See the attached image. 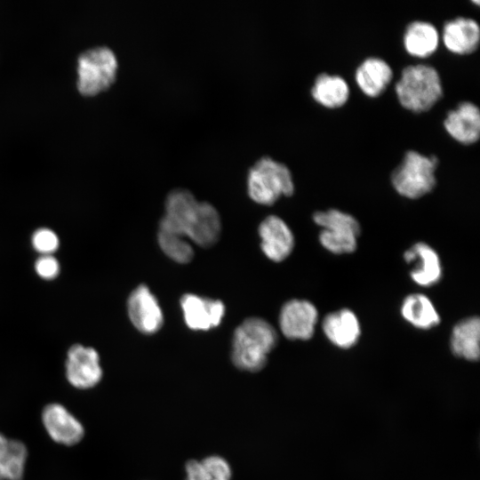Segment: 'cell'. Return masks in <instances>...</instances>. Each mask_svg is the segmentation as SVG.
I'll return each mask as SVG.
<instances>
[{"mask_svg":"<svg viewBox=\"0 0 480 480\" xmlns=\"http://www.w3.org/2000/svg\"><path fill=\"white\" fill-rule=\"evenodd\" d=\"M277 342L275 328L260 317L245 319L234 332L231 358L239 369L260 371Z\"/></svg>","mask_w":480,"mask_h":480,"instance_id":"6da1fadb","label":"cell"},{"mask_svg":"<svg viewBox=\"0 0 480 480\" xmlns=\"http://www.w3.org/2000/svg\"><path fill=\"white\" fill-rule=\"evenodd\" d=\"M395 89L400 104L413 112L428 110L443 95L437 69L425 63L404 67Z\"/></svg>","mask_w":480,"mask_h":480,"instance_id":"7a4b0ae2","label":"cell"},{"mask_svg":"<svg viewBox=\"0 0 480 480\" xmlns=\"http://www.w3.org/2000/svg\"><path fill=\"white\" fill-rule=\"evenodd\" d=\"M247 192L258 204L270 205L282 196L294 192V182L288 166L269 156L259 158L247 173Z\"/></svg>","mask_w":480,"mask_h":480,"instance_id":"3957f363","label":"cell"},{"mask_svg":"<svg viewBox=\"0 0 480 480\" xmlns=\"http://www.w3.org/2000/svg\"><path fill=\"white\" fill-rule=\"evenodd\" d=\"M437 156L407 150L401 163L391 173L396 191L406 198L417 199L433 190L436 184Z\"/></svg>","mask_w":480,"mask_h":480,"instance_id":"277c9868","label":"cell"},{"mask_svg":"<svg viewBox=\"0 0 480 480\" xmlns=\"http://www.w3.org/2000/svg\"><path fill=\"white\" fill-rule=\"evenodd\" d=\"M118 61L114 51L105 45L89 48L78 55L76 88L84 96L108 89L117 75Z\"/></svg>","mask_w":480,"mask_h":480,"instance_id":"5b68a950","label":"cell"},{"mask_svg":"<svg viewBox=\"0 0 480 480\" xmlns=\"http://www.w3.org/2000/svg\"><path fill=\"white\" fill-rule=\"evenodd\" d=\"M313 220L322 228L318 238L324 249L334 254L350 253L356 250L360 225L351 214L329 209L315 212Z\"/></svg>","mask_w":480,"mask_h":480,"instance_id":"8992f818","label":"cell"},{"mask_svg":"<svg viewBox=\"0 0 480 480\" xmlns=\"http://www.w3.org/2000/svg\"><path fill=\"white\" fill-rule=\"evenodd\" d=\"M65 375L68 383L77 389L95 387L103 376L98 351L80 343L72 345L67 352Z\"/></svg>","mask_w":480,"mask_h":480,"instance_id":"52a82bcc","label":"cell"},{"mask_svg":"<svg viewBox=\"0 0 480 480\" xmlns=\"http://www.w3.org/2000/svg\"><path fill=\"white\" fill-rule=\"evenodd\" d=\"M199 204L200 202L187 189L171 191L166 197L165 212L160 220L159 229L188 236L196 219Z\"/></svg>","mask_w":480,"mask_h":480,"instance_id":"ba28073f","label":"cell"},{"mask_svg":"<svg viewBox=\"0 0 480 480\" xmlns=\"http://www.w3.org/2000/svg\"><path fill=\"white\" fill-rule=\"evenodd\" d=\"M317 320L318 312L314 304L293 299L282 307L279 326L287 339L307 340L313 336Z\"/></svg>","mask_w":480,"mask_h":480,"instance_id":"9c48e42d","label":"cell"},{"mask_svg":"<svg viewBox=\"0 0 480 480\" xmlns=\"http://www.w3.org/2000/svg\"><path fill=\"white\" fill-rule=\"evenodd\" d=\"M127 312L133 326L144 334L157 332L164 323L158 300L145 284L138 285L127 300Z\"/></svg>","mask_w":480,"mask_h":480,"instance_id":"30bf717a","label":"cell"},{"mask_svg":"<svg viewBox=\"0 0 480 480\" xmlns=\"http://www.w3.org/2000/svg\"><path fill=\"white\" fill-rule=\"evenodd\" d=\"M42 422L52 440L63 445H74L79 443L84 435V426L79 420L58 403L44 406Z\"/></svg>","mask_w":480,"mask_h":480,"instance_id":"8fae6325","label":"cell"},{"mask_svg":"<svg viewBox=\"0 0 480 480\" xmlns=\"http://www.w3.org/2000/svg\"><path fill=\"white\" fill-rule=\"evenodd\" d=\"M180 306L186 324L195 331L217 327L225 314V306L221 300L191 293L181 297Z\"/></svg>","mask_w":480,"mask_h":480,"instance_id":"7c38bea8","label":"cell"},{"mask_svg":"<svg viewBox=\"0 0 480 480\" xmlns=\"http://www.w3.org/2000/svg\"><path fill=\"white\" fill-rule=\"evenodd\" d=\"M261 250L271 260L280 262L293 250L294 236L288 225L278 216L269 215L260 227Z\"/></svg>","mask_w":480,"mask_h":480,"instance_id":"4fadbf2b","label":"cell"},{"mask_svg":"<svg viewBox=\"0 0 480 480\" xmlns=\"http://www.w3.org/2000/svg\"><path fill=\"white\" fill-rule=\"evenodd\" d=\"M444 125L457 141L466 145L475 143L480 137V109L472 101H461L447 112Z\"/></svg>","mask_w":480,"mask_h":480,"instance_id":"5bb4252c","label":"cell"},{"mask_svg":"<svg viewBox=\"0 0 480 480\" xmlns=\"http://www.w3.org/2000/svg\"><path fill=\"white\" fill-rule=\"evenodd\" d=\"M404 259L413 268L411 278L417 284L428 287L439 282L442 277V265L437 252L428 244L419 242L406 250Z\"/></svg>","mask_w":480,"mask_h":480,"instance_id":"9a60e30c","label":"cell"},{"mask_svg":"<svg viewBox=\"0 0 480 480\" xmlns=\"http://www.w3.org/2000/svg\"><path fill=\"white\" fill-rule=\"evenodd\" d=\"M442 39L445 47L453 53H472L480 42L479 24L476 20L464 16L449 20L444 24Z\"/></svg>","mask_w":480,"mask_h":480,"instance_id":"2e32d148","label":"cell"},{"mask_svg":"<svg viewBox=\"0 0 480 480\" xmlns=\"http://www.w3.org/2000/svg\"><path fill=\"white\" fill-rule=\"evenodd\" d=\"M322 329L326 338L336 347L349 348L359 340L360 323L356 314L342 308L325 316Z\"/></svg>","mask_w":480,"mask_h":480,"instance_id":"e0dca14e","label":"cell"},{"mask_svg":"<svg viewBox=\"0 0 480 480\" xmlns=\"http://www.w3.org/2000/svg\"><path fill=\"white\" fill-rule=\"evenodd\" d=\"M393 78V69L382 58H365L356 68L355 79L362 92L376 97L382 93Z\"/></svg>","mask_w":480,"mask_h":480,"instance_id":"ac0fdd59","label":"cell"},{"mask_svg":"<svg viewBox=\"0 0 480 480\" xmlns=\"http://www.w3.org/2000/svg\"><path fill=\"white\" fill-rule=\"evenodd\" d=\"M439 32L429 21L413 20L404 32L403 43L405 51L415 57H428L438 47Z\"/></svg>","mask_w":480,"mask_h":480,"instance_id":"d6986e66","label":"cell"},{"mask_svg":"<svg viewBox=\"0 0 480 480\" xmlns=\"http://www.w3.org/2000/svg\"><path fill=\"white\" fill-rule=\"evenodd\" d=\"M480 320L471 316L454 325L451 335V349L459 357L476 361L480 356Z\"/></svg>","mask_w":480,"mask_h":480,"instance_id":"ffe728a7","label":"cell"},{"mask_svg":"<svg viewBox=\"0 0 480 480\" xmlns=\"http://www.w3.org/2000/svg\"><path fill=\"white\" fill-rule=\"evenodd\" d=\"M311 96L324 107L339 108L347 102L349 86L342 76L323 72L314 80Z\"/></svg>","mask_w":480,"mask_h":480,"instance_id":"44dd1931","label":"cell"},{"mask_svg":"<svg viewBox=\"0 0 480 480\" xmlns=\"http://www.w3.org/2000/svg\"><path fill=\"white\" fill-rule=\"evenodd\" d=\"M28 458L26 445L0 433V480H21Z\"/></svg>","mask_w":480,"mask_h":480,"instance_id":"7402d4cb","label":"cell"},{"mask_svg":"<svg viewBox=\"0 0 480 480\" xmlns=\"http://www.w3.org/2000/svg\"><path fill=\"white\" fill-rule=\"evenodd\" d=\"M402 316L416 328L427 330L440 323L434 304L424 294L412 293L405 297L401 305Z\"/></svg>","mask_w":480,"mask_h":480,"instance_id":"603a6c76","label":"cell"},{"mask_svg":"<svg viewBox=\"0 0 480 480\" xmlns=\"http://www.w3.org/2000/svg\"><path fill=\"white\" fill-rule=\"evenodd\" d=\"M220 218L217 210L207 202H200L197 217L188 236L203 247L214 244L220 235Z\"/></svg>","mask_w":480,"mask_h":480,"instance_id":"cb8c5ba5","label":"cell"},{"mask_svg":"<svg viewBox=\"0 0 480 480\" xmlns=\"http://www.w3.org/2000/svg\"><path fill=\"white\" fill-rule=\"evenodd\" d=\"M186 473V480H230L232 475L227 460L217 455L188 461Z\"/></svg>","mask_w":480,"mask_h":480,"instance_id":"d4e9b609","label":"cell"},{"mask_svg":"<svg viewBox=\"0 0 480 480\" xmlns=\"http://www.w3.org/2000/svg\"><path fill=\"white\" fill-rule=\"evenodd\" d=\"M157 240L162 251L172 260L188 263L192 260L193 249L183 236L159 229Z\"/></svg>","mask_w":480,"mask_h":480,"instance_id":"484cf974","label":"cell"},{"mask_svg":"<svg viewBox=\"0 0 480 480\" xmlns=\"http://www.w3.org/2000/svg\"><path fill=\"white\" fill-rule=\"evenodd\" d=\"M33 249L40 255H53L58 251L60 241L58 234L50 228H39L31 236Z\"/></svg>","mask_w":480,"mask_h":480,"instance_id":"4316f807","label":"cell"},{"mask_svg":"<svg viewBox=\"0 0 480 480\" xmlns=\"http://www.w3.org/2000/svg\"><path fill=\"white\" fill-rule=\"evenodd\" d=\"M34 268L36 275L44 280H53L60 273V264L54 255H39Z\"/></svg>","mask_w":480,"mask_h":480,"instance_id":"83f0119b","label":"cell"}]
</instances>
